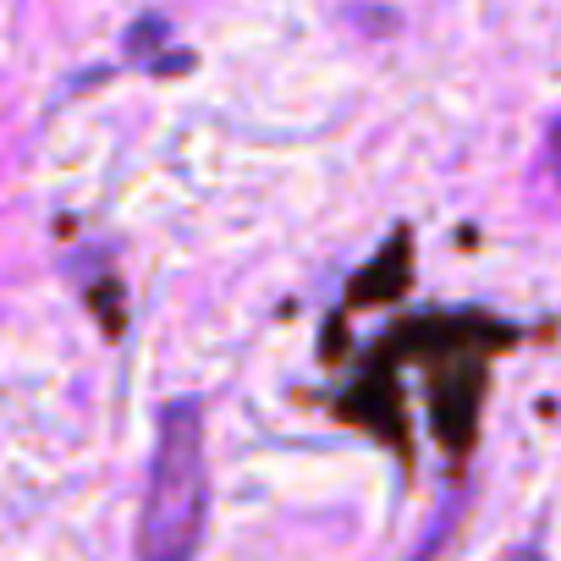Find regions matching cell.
Returning <instances> with one entry per match:
<instances>
[{
    "instance_id": "7a4b0ae2",
    "label": "cell",
    "mask_w": 561,
    "mask_h": 561,
    "mask_svg": "<svg viewBox=\"0 0 561 561\" xmlns=\"http://www.w3.org/2000/svg\"><path fill=\"white\" fill-rule=\"evenodd\" d=\"M550 154H556V165H561V122H556V133H550Z\"/></svg>"
},
{
    "instance_id": "6da1fadb",
    "label": "cell",
    "mask_w": 561,
    "mask_h": 561,
    "mask_svg": "<svg viewBox=\"0 0 561 561\" xmlns=\"http://www.w3.org/2000/svg\"><path fill=\"white\" fill-rule=\"evenodd\" d=\"M204 512H209L204 419L193 402H176L160 419V451L149 468L144 523H138V561H193L204 545Z\"/></svg>"
}]
</instances>
